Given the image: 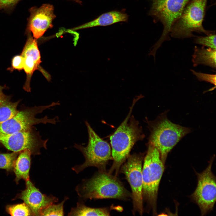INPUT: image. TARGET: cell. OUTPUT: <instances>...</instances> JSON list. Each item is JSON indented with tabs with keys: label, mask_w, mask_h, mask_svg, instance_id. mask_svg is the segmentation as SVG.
Wrapping results in <instances>:
<instances>
[{
	"label": "cell",
	"mask_w": 216,
	"mask_h": 216,
	"mask_svg": "<svg viewBox=\"0 0 216 216\" xmlns=\"http://www.w3.org/2000/svg\"><path fill=\"white\" fill-rule=\"evenodd\" d=\"M59 104L58 102H53L47 105L35 106L19 111L12 118L0 124V137L30 130L34 125L40 123L56 124L59 120L58 117L50 118L45 116L38 118L36 116L46 109Z\"/></svg>",
	"instance_id": "cell-7"
},
{
	"label": "cell",
	"mask_w": 216,
	"mask_h": 216,
	"mask_svg": "<svg viewBox=\"0 0 216 216\" xmlns=\"http://www.w3.org/2000/svg\"><path fill=\"white\" fill-rule=\"evenodd\" d=\"M190 0H167L160 8L151 15L160 21L163 25V30L158 41L151 48L148 56H152L155 60L157 50L165 41L170 40L169 35L171 28L181 16Z\"/></svg>",
	"instance_id": "cell-8"
},
{
	"label": "cell",
	"mask_w": 216,
	"mask_h": 216,
	"mask_svg": "<svg viewBox=\"0 0 216 216\" xmlns=\"http://www.w3.org/2000/svg\"><path fill=\"white\" fill-rule=\"evenodd\" d=\"M190 70L199 81L207 82L215 86H216V76L215 74L199 72H196L193 69H190Z\"/></svg>",
	"instance_id": "cell-24"
},
{
	"label": "cell",
	"mask_w": 216,
	"mask_h": 216,
	"mask_svg": "<svg viewBox=\"0 0 216 216\" xmlns=\"http://www.w3.org/2000/svg\"><path fill=\"white\" fill-rule=\"evenodd\" d=\"M47 141L32 128L0 137V142L9 150L17 152L28 149L34 155L40 154L41 148H47Z\"/></svg>",
	"instance_id": "cell-11"
},
{
	"label": "cell",
	"mask_w": 216,
	"mask_h": 216,
	"mask_svg": "<svg viewBox=\"0 0 216 216\" xmlns=\"http://www.w3.org/2000/svg\"><path fill=\"white\" fill-rule=\"evenodd\" d=\"M5 88V86H2L0 85V94L3 93V90Z\"/></svg>",
	"instance_id": "cell-28"
},
{
	"label": "cell",
	"mask_w": 216,
	"mask_h": 216,
	"mask_svg": "<svg viewBox=\"0 0 216 216\" xmlns=\"http://www.w3.org/2000/svg\"><path fill=\"white\" fill-rule=\"evenodd\" d=\"M72 1H73L74 2H75L78 3L79 4H81L82 2L80 1V0H71Z\"/></svg>",
	"instance_id": "cell-29"
},
{
	"label": "cell",
	"mask_w": 216,
	"mask_h": 216,
	"mask_svg": "<svg viewBox=\"0 0 216 216\" xmlns=\"http://www.w3.org/2000/svg\"><path fill=\"white\" fill-rule=\"evenodd\" d=\"M20 102H12L10 97L3 93L0 94V124L8 120L15 115L19 111L17 109Z\"/></svg>",
	"instance_id": "cell-18"
},
{
	"label": "cell",
	"mask_w": 216,
	"mask_h": 216,
	"mask_svg": "<svg viewBox=\"0 0 216 216\" xmlns=\"http://www.w3.org/2000/svg\"><path fill=\"white\" fill-rule=\"evenodd\" d=\"M128 16L126 13L116 10L103 14L91 21L73 28L74 30L96 26H106L120 22H127Z\"/></svg>",
	"instance_id": "cell-15"
},
{
	"label": "cell",
	"mask_w": 216,
	"mask_h": 216,
	"mask_svg": "<svg viewBox=\"0 0 216 216\" xmlns=\"http://www.w3.org/2000/svg\"><path fill=\"white\" fill-rule=\"evenodd\" d=\"M150 134L149 143L159 151L164 164L169 153L190 129L176 124L169 120L166 112L149 122Z\"/></svg>",
	"instance_id": "cell-3"
},
{
	"label": "cell",
	"mask_w": 216,
	"mask_h": 216,
	"mask_svg": "<svg viewBox=\"0 0 216 216\" xmlns=\"http://www.w3.org/2000/svg\"><path fill=\"white\" fill-rule=\"evenodd\" d=\"M27 38L21 55L24 59L23 69L26 75L23 86L26 91H31L30 82L34 72L39 68L41 56L36 39L27 32Z\"/></svg>",
	"instance_id": "cell-14"
},
{
	"label": "cell",
	"mask_w": 216,
	"mask_h": 216,
	"mask_svg": "<svg viewBox=\"0 0 216 216\" xmlns=\"http://www.w3.org/2000/svg\"><path fill=\"white\" fill-rule=\"evenodd\" d=\"M26 184L25 189L18 195L17 198L22 200L28 206L32 215L41 216L44 208L58 201L56 197L42 193L30 179L26 181Z\"/></svg>",
	"instance_id": "cell-13"
},
{
	"label": "cell",
	"mask_w": 216,
	"mask_h": 216,
	"mask_svg": "<svg viewBox=\"0 0 216 216\" xmlns=\"http://www.w3.org/2000/svg\"><path fill=\"white\" fill-rule=\"evenodd\" d=\"M167 0H152V6L149 12V14L152 15L161 7Z\"/></svg>",
	"instance_id": "cell-27"
},
{
	"label": "cell",
	"mask_w": 216,
	"mask_h": 216,
	"mask_svg": "<svg viewBox=\"0 0 216 216\" xmlns=\"http://www.w3.org/2000/svg\"><path fill=\"white\" fill-rule=\"evenodd\" d=\"M20 0H0V9H12Z\"/></svg>",
	"instance_id": "cell-26"
},
{
	"label": "cell",
	"mask_w": 216,
	"mask_h": 216,
	"mask_svg": "<svg viewBox=\"0 0 216 216\" xmlns=\"http://www.w3.org/2000/svg\"><path fill=\"white\" fill-rule=\"evenodd\" d=\"M54 7L51 4H45L39 8L33 7L29 11L27 27L28 32H32L33 37L37 39L41 37L46 31L53 27V20L56 17L54 13Z\"/></svg>",
	"instance_id": "cell-12"
},
{
	"label": "cell",
	"mask_w": 216,
	"mask_h": 216,
	"mask_svg": "<svg viewBox=\"0 0 216 216\" xmlns=\"http://www.w3.org/2000/svg\"><path fill=\"white\" fill-rule=\"evenodd\" d=\"M82 199L113 198L125 199L130 194L116 176L106 171L96 173L92 178L84 179L76 188Z\"/></svg>",
	"instance_id": "cell-2"
},
{
	"label": "cell",
	"mask_w": 216,
	"mask_h": 216,
	"mask_svg": "<svg viewBox=\"0 0 216 216\" xmlns=\"http://www.w3.org/2000/svg\"><path fill=\"white\" fill-rule=\"evenodd\" d=\"M140 96L134 99L126 117L110 137L112 148V156L113 162L108 173L115 171L116 175L121 166L126 160L135 142L144 137L138 122L131 114L136 102Z\"/></svg>",
	"instance_id": "cell-1"
},
{
	"label": "cell",
	"mask_w": 216,
	"mask_h": 216,
	"mask_svg": "<svg viewBox=\"0 0 216 216\" xmlns=\"http://www.w3.org/2000/svg\"><path fill=\"white\" fill-rule=\"evenodd\" d=\"M207 0H190L179 18L172 26L170 34L172 38L183 39L196 37L194 32L203 33L206 35L214 33L203 27Z\"/></svg>",
	"instance_id": "cell-5"
},
{
	"label": "cell",
	"mask_w": 216,
	"mask_h": 216,
	"mask_svg": "<svg viewBox=\"0 0 216 216\" xmlns=\"http://www.w3.org/2000/svg\"><path fill=\"white\" fill-rule=\"evenodd\" d=\"M110 209L107 208H92L86 206L81 202L72 208L68 216H109Z\"/></svg>",
	"instance_id": "cell-19"
},
{
	"label": "cell",
	"mask_w": 216,
	"mask_h": 216,
	"mask_svg": "<svg viewBox=\"0 0 216 216\" xmlns=\"http://www.w3.org/2000/svg\"><path fill=\"white\" fill-rule=\"evenodd\" d=\"M68 199V197H65L60 203L58 204L53 203L49 205L43 210L41 216H63L64 205Z\"/></svg>",
	"instance_id": "cell-22"
},
{
	"label": "cell",
	"mask_w": 216,
	"mask_h": 216,
	"mask_svg": "<svg viewBox=\"0 0 216 216\" xmlns=\"http://www.w3.org/2000/svg\"><path fill=\"white\" fill-rule=\"evenodd\" d=\"M206 35L205 36H196L194 40L195 43L207 48L216 49L215 34L212 33Z\"/></svg>",
	"instance_id": "cell-23"
},
{
	"label": "cell",
	"mask_w": 216,
	"mask_h": 216,
	"mask_svg": "<svg viewBox=\"0 0 216 216\" xmlns=\"http://www.w3.org/2000/svg\"><path fill=\"white\" fill-rule=\"evenodd\" d=\"M213 158L204 170L197 173V186L191 196L199 206L202 215L213 209L216 201V178L212 171Z\"/></svg>",
	"instance_id": "cell-9"
},
{
	"label": "cell",
	"mask_w": 216,
	"mask_h": 216,
	"mask_svg": "<svg viewBox=\"0 0 216 216\" xmlns=\"http://www.w3.org/2000/svg\"><path fill=\"white\" fill-rule=\"evenodd\" d=\"M85 123L88 135V145L84 146L75 144L74 146L83 154L85 161L81 164L74 166L72 170L78 173L88 167L94 166L99 171H105L108 161L112 158L110 146L97 134L87 121Z\"/></svg>",
	"instance_id": "cell-6"
},
{
	"label": "cell",
	"mask_w": 216,
	"mask_h": 216,
	"mask_svg": "<svg viewBox=\"0 0 216 216\" xmlns=\"http://www.w3.org/2000/svg\"><path fill=\"white\" fill-rule=\"evenodd\" d=\"M20 152L0 153V169L8 171L13 170L14 162Z\"/></svg>",
	"instance_id": "cell-20"
},
{
	"label": "cell",
	"mask_w": 216,
	"mask_h": 216,
	"mask_svg": "<svg viewBox=\"0 0 216 216\" xmlns=\"http://www.w3.org/2000/svg\"><path fill=\"white\" fill-rule=\"evenodd\" d=\"M164 170L159 152L149 143L142 168L143 199L156 213V202L159 186Z\"/></svg>",
	"instance_id": "cell-4"
},
{
	"label": "cell",
	"mask_w": 216,
	"mask_h": 216,
	"mask_svg": "<svg viewBox=\"0 0 216 216\" xmlns=\"http://www.w3.org/2000/svg\"><path fill=\"white\" fill-rule=\"evenodd\" d=\"M216 58V49L206 48L204 46L201 47L194 46L192 58L194 67L203 65L215 69Z\"/></svg>",
	"instance_id": "cell-17"
},
{
	"label": "cell",
	"mask_w": 216,
	"mask_h": 216,
	"mask_svg": "<svg viewBox=\"0 0 216 216\" xmlns=\"http://www.w3.org/2000/svg\"><path fill=\"white\" fill-rule=\"evenodd\" d=\"M11 66L8 68V70L11 72L17 70L20 71L23 69L24 59L21 55H16L12 59Z\"/></svg>",
	"instance_id": "cell-25"
},
{
	"label": "cell",
	"mask_w": 216,
	"mask_h": 216,
	"mask_svg": "<svg viewBox=\"0 0 216 216\" xmlns=\"http://www.w3.org/2000/svg\"><path fill=\"white\" fill-rule=\"evenodd\" d=\"M7 212L11 216H31L32 213L28 206L24 203L7 206Z\"/></svg>",
	"instance_id": "cell-21"
},
{
	"label": "cell",
	"mask_w": 216,
	"mask_h": 216,
	"mask_svg": "<svg viewBox=\"0 0 216 216\" xmlns=\"http://www.w3.org/2000/svg\"><path fill=\"white\" fill-rule=\"evenodd\" d=\"M31 151L26 149L20 152L14 162L13 170L15 175L16 183L21 179L25 181L29 179V171L31 166Z\"/></svg>",
	"instance_id": "cell-16"
},
{
	"label": "cell",
	"mask_w": 216,
	"mask_h": 216,
	"mask_svg": "<svg viewBox=\"0 0 216 216\" xmlns=\"http://www.w3.org/2000/svg\"><path fill=\"white\" fill-rule=\"evenodd\" d=\"M127 159V161L122 166L121 171L125 175L131 188L134 213L137 212L142 215L143 212L142 175L143 157L141 154H134L129 155Z\"/></svg>",
	"instance_id": "cell-10"
}]
</instances>
